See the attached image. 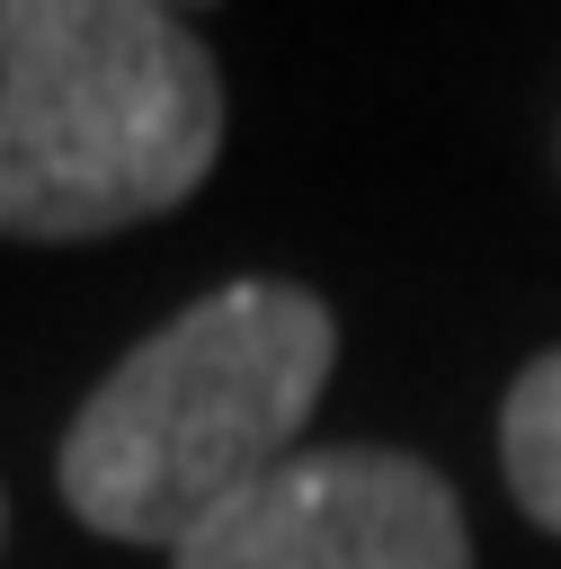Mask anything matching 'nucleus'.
Returning a JSON list of instances; mask_svg holds the SVG:
<instances>
[{
	"label": "nucleus",
	"instance_id": "2",
	"mask_svg": "<svg viewBox=\"0 0 561 569\" xmlns=\"http://www.w3.org/2000/svg\"><path fill=\"white\" fill-rule=\"evenodd\" d=\"M223 71L151 0H0V231L98 240L205 187Z\"/></svg>",
	"mask_w": 561,
	"mask_h": 569
},
{
	"label": "nucleus",
	"instance_id": "1",
	"mask_svg": "<svg viewBox=\"0 0 561 569\" xmlns=\"http://www.w3.org/2000/svg\"><path fill=\"white\" fill-rule=\"evenodd\" d=\"M338 356V320L303 284L240 276L160 320L71 418L62 507L107 542H187L223 498L267 480Z\"/></svg>",
	"mask_w": 561,
	"mask_h": 569
},
{
	"label": "nucleus",
	"instance_id": "4",
	"mask_svg": "<svg viewBox=\"0 0 561 569\" xmlns=\"http://www.w3.org/2000/svg\"><path fill=\"white\" fill-rule=\"evenodd\" d=\"M499 462H508L516 507L543 533H561V347L516 373V391L499 409Z\"/></svg>",
	"mask_w": 561,
	"mask_h": 569
},
{
	"label": "nucleus",
	"instance_id": "3",
	"mask_svg": "<svg viewBox=\"0 0 561 569\" xmlns=\"http://www.w3.org/2000/svg\"><path fill=\"white\" fill-rule=\"evenodd\" d=\"M169 569H472L463 507L436 462L392 445L285 453L267 480L223 498Z\"/></svg>",
	"mask_w": 561,
	"mask_h": 569
}]
</instances>
